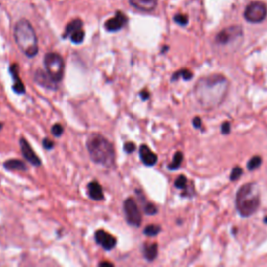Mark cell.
Returning a JSON list of instances; mask_svg holds the SVG:
<instances>
[{
    "label": "cell",
    "mask_w": 267,
    "mask_h": 267,
    "mask_svg": "<svg viewBox=\"0 0 267 267\" xmlns=\"http://www.w3.org/2000/svg\"><path fill=\"white\" fill-rule=\"evenodd\" d=\"M228 79L221 74H213L200 78L195 86V96L207 110L218 107L227 95Z\"/></svg>",
    "instance_id": "6da1fadb"
},
{
    "label": "cell",
    "mask_w": 267,
    "mask_h": 267,
    "mask_svg": "<svg viewBox=\"0 0 267 267\" xmlns=\"http://www.w3.org/2000/svg\"><path fill=\"white\" fill-rule=\"evenodd\" d=\"M87 148L90 158L94 163L110 168L115 163V150L112 143L99 134H93L88 138Z\"/></svg>",
    "instance_id": "7a4b0ae2"
},
{
    "label": "cell",
    "mask_w": 267,
    "mask_h": 267,
    "mask_svg": "<svg viewBox=\"0 0 267 267\" xmlns=\"http://www.w3.org/2000/svg\"><path fill=\"white\" fill-rule=\"evenodd\" d=\"M260 206V193L256 184L246 183L241 186L236 194V209L241 217H250Z\"/></svg>",
    "instance_id": "3957f363"
},
{
    "label": "cell",
    "mask_w": 267,
    "mask_h": 267,
    "mask_svg": "<svg viewBox=\"0 0 267 267\" xmlns=\"http://www.w3.org/2000/svg\"><path fill=\"white\" fill-rule=\"evenodd\" d=\"M14 37L18 47L26 57L33 58L38 54V38L33 25L26 19L19 20L16 23Z\"/></svg>",
    "instance_id": "277c9868"
},
{
    "label": "cell",
    "mask_w": 267,
    "mask_h": 267,
    "mask_svg": "<svg viewBox=\"0 0 267 267\" xmlns=\"http://www.w3.org/2000/svg\"><path fill=\"white\" fill-rule=\"evenodd\" d=\"M44 66L48 74L53 77L57 83L63 79L65 64L64 60L59 54L48 53L44 57Z\"/></svg>",
    "instance_id": "5b68a950"
},
{
    "label": "cell",
    "mask_w": 267,
    "mask_h": 267,
    "mask_svg": "<svg viewBox=\"0 0 267 267\" xmlns=\"http://www.w3.org/2000/svg\"><path fill=\"white\" fill-rule=\"evenodd\" d=\"M267 16L266 4L262 1H253L244 11V18L250 23H260Z\"/></svg>",
    "instance_id": "8992f818"
},
{
    "label": "cell",
    "mask_w": 267,
    "mask_h": 267,
    "mask_svg": "<svg viewBox=\"0 0 267 267\" xmlns=\"http://www.w3.org/2000/svg\"><path fill=\"white\" fill-rule=\"evenodd\" d=\"M123 210H125L128 223L134 225V227H140V224L142 222V215L135 200L134 199L126 200L125 203H123Z\"/></svg>",
    "instance_id": "52a82bcc"
},
{
    "label": "cell",
    "mask_w": 267,
    "mask_h": 267,
    "mask_svg": "<svg viewBox=\"0 0 267 267\" xmlns=\"http://www.w3.org/2000/svg\"><path fill=\"white\" fill-rule=\"evenodd\" d=\"M243 36V29L239 25H233L222 29L216 36V43L220 45H227L232 43L236 39Z\"/></svg>",
    "instance_id": "ba28073f"
},
{
    "label": "cell",
    "mask_w": 267,
    "mask_h": 267,
    "mask_svg": "<svg viewBox=\"0 0 267 267\" xmlns=\"http://www.w3.org/2000/svg\"><path fill=\"white\" fill-rule=\"evenodd\" d=\"M128 23V18L122 12H117L116 15L109 19L105 23V28L110 33H115L120 30Z\"/></svg>",
    "instance_id": "9c48e42d"
},
{
    "label": "cell",
    "mask_w": 267,
    "mask_h": 267,
    "mask_svg": "<svg viewBox=\"0 0 267 267\" xmlns=\"http://www.w3.org/2000/svg\"><path fill=\"white\" fill-rule=\"evenodd\" d=\"M95 241L99 245L102 246V249H105L106 251H111L113 248H115L116 245V238L114 236H112L106 231L99 230L95 233Z\"/></svg>",
    "instance_id": "30bf717a"
},
{
    "label": "cell",
    "mask_w": 267,
    "mask_h": 267,
    "mask_svg": "<svg viewBox=\"0 0 267 267\" xmlns=\"http://www.w3.org/2000/svg\"><path fill=\"white\" fill-rule=\"evenodd\" d=\"M35 81L39 86H42L43 88H46L49 90H56L58 87L57 81L48 74L47 71H43V70L36 71Z\"/></svg>",
    "instance_id": "8fae6325"
},
{
    "label": "cell",
    "mask_w": 267,
    "mask_h": 267,
    "mask_svg": "<svg viewBox=\"0 0 267 267\" xmlns=\"http://www.w3.org/2000/svg\"><path fill=\"white\" fill-rule=\"evenodd\" d=\"M20 147H21V151H22L23 157L30 164H32V165H34V166H40L41 165V161H40L39 157L36 155L34 149L32 148V146L28 144V142L24 138L20 139Z\"/></svg>",
    "instance_id": "7c38bea8"
},
{
    "label": "cell",
    "mask_w": 267,
    "mask_h": 267,
    "mask_svg": "<svg viewBox=\"0 0 267 267\" xmlns=\"http://www.w3.org/2000/svg\"><path fill=\"white\" fill-rule=\"evenodd\" d=\"M140 159L144 165L151 167L155 166L158 162V157L155 152H152L147 145H141L139 148Z\"/></svg>",
    "instance_id": "4fadbf2b"
},
{
    "label": "cell",
    "mask_w": 267,
    "mask_h": 267,
    "mask_svg": "<svg viewBox=\"0 0 267 267\" xmlns=\"http://www.w3.org/2000/svg\"><path fill=\"white\" fill-rule=\"evenodd\" d=\"M132 6L142 12H151L157 7L158 0H129Z\"/></svg>",
    "instance_id": "5bb4252c"
},
{
    "label": "cell",
    "mask_w": 267,
    "mask_h": 267,
    "mask_svg": "<svg viewBox=\"0 0 267 267\" xmlns=\"http://www.w3.org/2000/svg\"><path fill=\"white\" fill-rule=\"evenodd\" d=\"M9 72H11L13 78H14V85H13V90L16 92L17 94H24L25 93V87L24 84L22 83V80L19 77V68L17 64L11 65L9 68Z\"/></svg>",
    "instance_id": "9a60e30c"
},
{
    "label": "cell",
    "mask_w": 267,
    "mask_h": 267,
    "mask_svg": "<svg viewBox=\"0 0 267 267\" xmlns=\"http://www.w3.org/2000/svg\"><path fill=\"white\" fill-rule=\"evenodd\" d=\"M88 194L93 200H102L105 198L104 191H102V187L100 186V184L96 181L91 182L88 185Z\"/></svg>",
    "instance_id": "2e32d148"
},
{
    "label": "cell",
    "mask_w": 267,
    "mask_h": 267,
    "mask_svg": "<svg viewBox=\"0 0 267 267\" xmlns=\"http://www.w3.org/2000/svg\"><path fill=\"white\" fill-rule=\"evenodd\" d=\"M143 254L145 259L148 261H153L158 256V244L157 243H146L143 248Z\"/></svg>",
    "instance_id": "e0dca14e"
},
{
    "label": "cell",
    "mask_w": 267,
    "mask_h": 267,
    "mask_svg": "<svg viewBox=\"0 0 267 267\" xmlns=\"http://www.w3.org/2000/svg\"><path fill=\"white\" fill-rule=\"evenodd\" d=\"M3 166L5 169H8V170H26L25 163L22 162L21 160H17V159L7 160L6 162H4Z\"/></svg>",
    "instance_id": "ac0fdd59"
},
{
    "label": "cell",
    "mask_w": 267,
    "mask_h": 267,
    "mask_svg": "<svg viewBox=\"0 0 267 267\" xmlns=\"http://www.w3.org/2000/svg\"><path fill=\"white\" fill-rule=\"evenodd\" d=\"M80 28H83V22H81V20H79V19L73 20V21H71L67 25V27L65 29V34L63 35V38L70 37L74 32H76V30H78Z\"/></svg>",
    "instance_id": "d6986e66"
},
{
    "label": "cell",
    "mask_w": 267,
    "mask_h": 267,
    "mask_svg": "<svg viewBox=\"0 0 267 267\" xmlns=\"http://www.w3.org/2000/svg\"><path fill=\"white\" fill-rule=\"evenodd\" d=\"M183 163V153L181 151H178L174 153L173 156V160L172 162L168 165V168L170 170H176V169H179L182 165Z\"/></svg>",
    "instance_id": "ffe728a7"
},
{
    "label": "cell",
    "mask_w": 267,
    "mask_h": 267,
    "mask_svg": "<svg viewBox=\"0 0 267 267\" xmlns=\"http://www.w3.org/2000/svg\"><path fill=\"white\" fill-rule=\"evenodd\" d=\"M192 72H191V71H189L188 69H182V70H180V71H178V72H176V73H174L173 75H172V78H171V80H177V79H179L180 77H182L183 79H185V80H190L191 78H192Z\"/></svg>",
    "instance_id": "44dd1931"
},
{
    "label": "cell",
    "mask_w": 267,
    "mask_h": 267,
    "mask_svg": "<svg viewBox=\"0 0 267 267\" xmlns=\"http://www.w3.org/2000/svg\"><path fill=\"white\" fill-rule=\"evenodd\" d=\"M262 164V158L260 156H255L253 157L248 164H246V167H248L249 170H255L257 168H259Z\"/></svg>",
    "instance_id": "7402d4cb"
},
{
    "label": "cell",
    "mask_w": 267,
    "mask_h": 267,
    "mask_svg": "<svg viewBox=\"0 0 267 267\" xmlns=\"http://www.w3.org/2000/svg\"><path fill=\"white\" fill-rule=\"evenodd\" d=\"M70 39L74 44H80L81 42H83L84 39H85V32L83 30V28H80V29L76 30V32H74L72 35L70 36Z\"/></svg>",
    "instance_id": "603a6c76"
},
{
    "label": "cell",
    "mask_w": 267,
    "mask_h": 267,
    "mask_svg": "<svg viewBox=\"0 0 267 267\" xmlns=\"http://www.w3.org/2000/svg\"><path fill=\"white\" fill-rule=\"evenodd\" d=\"M161 227L157 224H149L144 229V234L149 237H153V236H157L161 232Z\"/></svg>",
    "instance_id": "cb8c5ba5"
},
{
    "label": "cell",
    "mask_w": 267,
    "mask_h": 267,
    "mask_svg": "<svg viewBox=\"0 0 267 267\" xmlns=\"http://www.w3.org/2000/svg\"><path fill=\"white\" fill-rule=\"evenodd\" d=\"M187 178L184 176V174H181V176L174 182V186H176L178 189H186L187 188Z\"/></svg>",
    "instance_id": "d4e9b609"
},
{
    "label": "cell",
    "mask_w": 267,
    "mask_h": 267,
    "mask_svg": "<svg viewBox=\"0 0 267 267\" xmlns=\"http://www.w3.org/2000/svg\"><path fill=\"white\" fill-rule=\"evenodd\" d=\"M174 22L181 26H186L188 24V17L184 14H178L173 18Z\"/></svg>",
    "instance_id": "484cf974"
},
{
    "label": "cell",
    "mask_w": 267,
    "mask_h": 267,
    "mask_svg": "<svg viewBox=\"0 0 267 267\" xmlns=\"http://www.w3.org/2000/svg\"><path fill=\"white\" fill-rule=\"evenodd\" d=\"M242 173H243V170L240 167H238V166L234 167L231 171V174H230V180L231 181L238 180L242 176Z\"/></svg>",
    "instance_id": "4316f807"
},
{
    "label": "cell",
    "mask_w": 267,
    "mask_h": 267,
    "mask_svg": "<svg viewBox=\"0 0 267 267\" xmlns=\"http://www.w3.org/2000/svg\"><path fill=\"white\" fill-rule=\"evenodd\" d=\"M63 132H64V129L60 125V123H56V125H54L53 128H51V134H53L55 137H58V138L61 137Z\"/></svg>",
    "instance_id": "83f0119b"
},
{
    "label": "cell",
    "mask_w": 267,
    "mask_h": 267,
    "mask_svg": "<svg viewBox=\"0 0 267 267\" xmlns=\"http://www.w3.org/2000/svg\"><path fill=\"white\" fill-rule=\"evenodd\" d=\"M144 212L147 215H155V214L158 213V209H157V207L153 203L146 202V204L144 206Z\"/></svg>",
    "instance_id": "f1b7e54d"
},
{
    "label": "cell",
    "mask_w": 267,
    "mask_h": 267,
    "mask_svg": "<svg viewBox=\"0 0 267 267\" xmlns=\"http://www.w3.org/2000/svg\"><path fill=\"white\" fill-rule=\"evenodd\" d=\"M123 148H125L126 152L132 153V152H134V151H135L137 149V146L135 144H134L133 142H127L126 144H125V147H123Z\"/></svg>",
    "instance_id": "f546056e"
},
{
    "label": "cell",
    "mask_w": 267,
    "mask_h": 267,
    "mask_svg": "<svg viewBox=\"0 0 267 267\" xmlns=\"http://www.w3.org/2000/svg\"><path fill=\"white\" fill-rule=\"evenodd\" d=\"M231 132V125L229 121H225L222 123L221 126V133L223 134V135H229Z\"/></svg>",
    "instance_id": "4dcf8cb0"
},
{
    "label": "cell",
    "mask_w": 267,
    "mask_h": 267,
    "mask_svg": "<svg viewBox=\"0 0 267 267\" xmlns=\"http://www.w3.org/2000/svg\"><path fill=\"white\" fill-rule=\"evenodd\" d=\"M192 125L195 129H201L202 127V120L200 117H194L192 120Z\"/></svg>",
    "instance_id": "1f68e13d"
},
{
    "label": "cell",
    "mask_w": 267,
    "mask_h": 267,
    "mask_svg": "<svg viewBox=\"0 0 267 267\" xmlns=\"http://www.w3.org/2000/svg\"><path fill=\"white\" fill-rule=\"evenodd\" d=\"M54 145H55V143L53 142V141H51L50 139H48V138H45L44 140H43V146H44V148H46V149H53V147H54Z\"/></svg>",
    "instance_id": "d6a6232c"
},
{
    "label": "cell",
    "mask_w": 267,
    "mask_h": 267,
    "mask_svg": "<svg viewBox=\"0 0 267 267\" xmlns=\"http://www.w3.org/2000/svg\"><path fill=\"white\" fill-rule=\"evenodd\" d=\"M140 96L143 100H147L149 98V93H148V91L146 90H143L141 93H140Z\"/></svg>",
    "instance_id": "836d02e7"
},
{
    "label": "cell",
    "mask_w": 267,
    "mask_h": 267,
    "mask_svg": "<svg viewBox=\"0 0 267 267\" xmlns=\"http://www.w3.org/2000/svg\"><path fill=\"white\" fill-rule=\"evenodd\" d=\"M100 266H113V263H110V262H100L99 263Z\"/></svg>",
    "instance_id": "e575fe53"
},
{
    "label": "cell",
    "mask_w": 267,
    "mask_h": 267,
    "mask_svg": "<svg viewBox=\"0 0 267 267\" xmlns=\"http://www.w3.org/2000/svg\"><path fill=\"white\" fill-rule=\"evenodd\" d=\"M264 223H267V216L264 218Z\"/></svg>",
    "instance_id": "d590c367"
},
{
    "label": "cell",
    "mask_w": 267,
    "mask_h": 267,
    "mask_svg": "<svg viewBox=\"0 0 267 267\" xmlns=\"http://www.w3.org/2000/svg\"><path fill=\"white\" fill-rule=\"evenodd\" d=\"M2 128V125H1V123H0V129H1Z\"/></svg>",
    "instance_id": "8d00e7d4"
}]
</instances>
